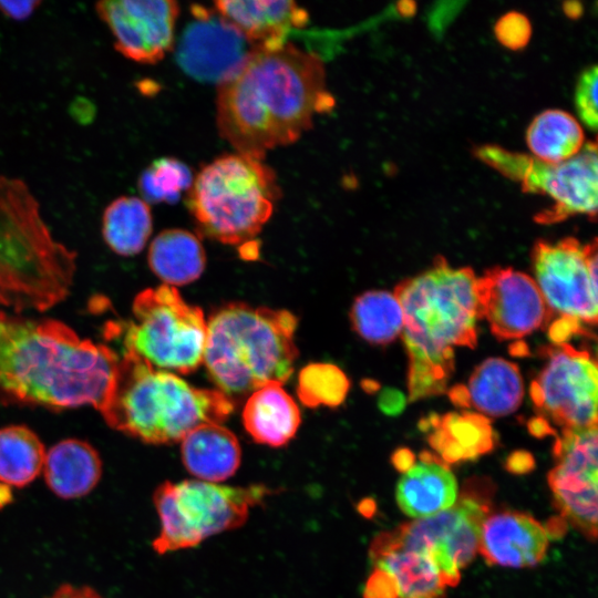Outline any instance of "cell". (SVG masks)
I'll return each instance as SVG.
<instances>
[{
  "label": "cell",
  "instance_id": "obj_1",
  "mask_svg": "<svg viewBox=\"0 0 598 598\" xmlns=\"http://www.w3.org/2000/svg\"><path fill=\"white\" fill-rule=\"evenodd\" d=\"M322 61L285 43L252 49L218 83L217 127L237 153L262 159L308 131L316 114L333 107Z\"/></svg>",
  "mask_w": 598,
  "mask_h": 598
},
{
  "label": "cell",
  "instance_id": "obj_2",
  "mask_svg": "<svg viewBox=\"0 0 598 598\" xmlns=\"http://www.w3.org/2000/svg\"><path fill=\"white\" fill-rule=\"evenodd\" d=\"M120 357L64 322L0 310V402L101 409Z\"/></svg>",
  "mask_w": 598,
  "mask_h": 598
},
{
  "label": "cell",
  "instance_id": "obj_3",
  "mask_svg": "<svg viewBox=\"0 0 598 598\" xmlns=\"http://www.w3.org/2000/svg\"><path fill=\"white\" fill-rule=\"evenodd\" d=\"M476 277L442 256L394 289L403 312L402 338L409 357V400L442 394L454 371V347L477 343Z\"/></svg>",
  "mask_w": 598,
  "mask_h": 598
},
{
  "label": "cell",
  "instance_id": "obj_4",
  "mask_svg": "<svg viewBox=\"0 0 598 598\" xmlns=\"http://www.w3.org/2000/svg\"><path fill=\"white\" fill-rule=\"evenodd\" d=\"M233 410L234 402L219 390L193 386L124 350L99 412L118 432L144 443L169 444L202 424L224 422Z\"/></svg>",
  "mask_w": 598,
  "mask_h": 598
},
{
  "label": "cell",
  "instance_id": "obj_5",
  "mask_svg": "<svg viewBox=\"0 0 598 598\" xmlns=\"http://www.w3.org/2000/svg\"><path fill=\"white\" fill-rule=\"evenodd\" d=\"M76 255L56 241L29 186L0 175V306L44 311L70 292Z\"/></svg>",
  "mask_w": 598,
  "mask_h": 598
},
{
  "label": "cell",
  "instance_id": "obj_6",
  "mask_svg": "<svg viewBox=\"0 0 598 598\" xmlns=\"http://www.w3.org/2000/svg\"><path fill=\"white\" fill-rule=\"evenodd\" d=\"M290 311L231 302L207 321L203 363L227 396L245 395L268 383L283 384L298 357Z\"/></svg>",
  "mask_w": 598,
  "mask_h": 598
},
{
  "label": "cell",
  "instance_id": "obj_7",
  "mask_svg": "<svg viewBox=\"0 0 598 598\" xmlns=\"http://www.w3.org/2000/svg\"><path fill=\"white\" fill-rule=\"evenodd\" d=\"M280 195L271 167L262 159L236 153L202 168L187 204L198 233L223 244L243 245L260 233Z\"/></svg>",
  "mask_w": 598,
  "mask_h": 598
},
{
  "label": "cell",
  "instance_id": "obj_8",
  "mask_svg": "<svg viewBox=\"0 0 598 598\" xmlns=\"http://www.w3.org/2000/svg\"><path fill=\"white\" fill-rule=\"evenodd\" d=\"M271 489L264 485L225 486L196 478L166 481L154 493L159 533L153 548L163 555L192 548L205 539L241 526L250 509Z\"/></svg>",
  "mask_w": 598,
  "mask_h": 598
},
{
  "label": "cell",
  "instance_id": "obj_9",
  "mask_svg": "<svg viewBox=\"0 0 598 598\" xmlns=\"http://www.w3.org/2000/svg\"><path fill=\"white\" fill-rule=\"evenodd\" d=\"M133 320L110 322L111 334L123 333L132 350L153 367L178 373L194 372L204 359L207 321L199 307L187 303L175 287L162 285L138 292Z\"/></svg>",
  "mask_w": 598,
  "mask_h": 598
},
{
  "label": "cell",
  "instance_id": "obj_10",
  "mask_svg": "<svg viewBox=\"0 0 598 598\" xmlns=\"http://www.w3.org/2000/svg\"><path fill=\"white\" fill-rule=\"evenodd\" d=\"M474 154L504 176L518 182L525 193L553 200L549 208L535 216L537 223L553 224L573 215L596 219L598 156L595 141L585 143L577 155L558 164L496 145H482Z\"/></svg>",
  "mask_w": 598,
  "mask_h": 598
},
{
  "label": "cell",
  "instance_id": "obj_11",
  "mask_svg": "<svg viewBox=\"0 0 598 598\" xmlns=\"http://www.w3.org/2000/svg\"><path fill=\"white\" fill-rule=\"evenodd\" d=\"M489 514V494L473 481L455 504L433 516L400 525L378 537L384 543L427 553L448 587L461 579V569L478 553L481 528Z\"/></svg>",
  "mask_w": 598,
  "mask_h": 598
},
{
  "label": "cell",
  "instance_id": "obj_12",
  "mask_svg": "<svg viewBox=\"0 0 598 598\" xmlns=\"http://www.w3.org/2000/svg\"><path fill=\"white\" fill-rule=\"evenodd\" d=\"M545 362L530 384L536 411L563 429L597 426V361L568 343L540 349Z\"/></svg>",
  "mask_w": 598,
  "mask_h": 598
},
{
  "label": "cell",
  "instance_id": "obj_13",
  "mask_svg": "<svg viewBox=\"0 0 598 598\" xmlns=\"http://www.w3.org/2000/svg\"><path fill=\"white\" fill-rule=\"evenodd\" d=\"M597 239L581 244L574 237L556 243L537 240L532 264L553 317L573 318L582 324L597 323Z\"/></svg>",
  "mask_w": 598,
  "mask_h": 598
},
{
  "label": "cell",
  "instance_id": "obj_14",
  "mask_svg": "<svg viewBox=\"0 0 598 598\" xmlns=\"http://www.w3.org/2000/svg\"><path fill=\"white\" fill-rule=\"evenodd\" d=\"M597 426L563 429L554 445L556 465L548 474L559 514L589 540L597 537Z\"/></svg>",
  "mask_w": 598,
  "mask_h": 598
},
{
  "label": "cell",
  "instance_id": "obj_15",
  "mask_svg": "<svg viewBox=\"0 0 598 598\" xmlns=\"http://www.w3.org/2000/svg\"><path fill=\"white\" fill-rule=\"evenodd\" d=\"M475 291L478 319L499 341L523 338L553 319L536 281L511 267L487 269L476 278Z\"/></svg>",
  "mask_w": 598,
  "mask_h": 598
},
{
  "label": "cell",
  "instance_id": "obj_16",
  "mask_svg": "<svg viewBox=\"0 0 598 598\" xmlns=\"http://www.w3.org/2000/svg\"><path fill=\"white\" fill-rule=\"evenodd\" d=\"M99 18L114 39L115 50L142 64L159 62L174 47L179 8L171 0H104L95 3Z\"/></svg>",
  "mask_w": 598,
  "mask_h": 598
},
{
  "label": "cell",
  "instance_id": "obj_17",
  "mask_svg": "<svg viewBox=\"0 0 598 598\" xmlns=\"http://www.w3.org/2000/svg\"><path fill=\"white\" fill-rule=\"evenodd\" d=\"M196 20L187 25L179 40L176 59L179 66L199 81L220 82L252 50L248 42L219 14L197 6Z\"/></svg>",
  "mask_w": 598,
  "mask_h": 598
},
{
  "label": "cell",
  "instance_id": "obj_18",
  "mask_svg": "<svg viewBox=\"0 0 598 598\" xmlns=\"http://www.w3.org/2000/svg\"><path fill=\"white\" fill-rule=\"evenodd\" d=\"M369 557L373 569L363 598H445L448 586L427 553L392 546L377 536Z\"/></svg>",
  "mask_w": 598,
  "mask_h": 598
},
{
  "label": "cell",
  "instance_id": "obj_19",
  "mask_svg": "<svg viewBox=\"0 0 598 598\" xmlns=\"http://www.w3.org/2000/svg\"><path fill=\"white\" fill-rule=\"evenodd\" d=\"M549 532L528 514L506 511L484 519L478 553L487 564L525 568L539 564L548 549Z\"/></svg>",
  "mask_w": 598,
  "mask_h": 598
},
{
  "label": "cell",
  "instance_id": "obj_20",
  "mask_svg": "<svg viewBox=\"0 0 598 598\" xmlns=\"http://www.w3.org/2000/svg\"><path fill=\"white\" fill-rule=\"evenodd\" d=\"M215 7L252 49L280 48L290 30L308 22L307 11L290 0H223Z\"/></svg>",
  "mask_w": 598,
  "mask_h": 598
},
{
  "label": "cell",
  "instance_id": "obj_21",
  "mask_svg": "<svg viewBox=\"0 0 598 598\" xmlns=\"http://www.w3.org/2000/svg\"><path fill=\"white\" fill-rule=\"evenodd\" d=\"M395 498L405 515L426 518L455 504L458 498L456 478L439 456L423 451L419 461L403 472Z\"/></svg>",
  "mask_w": 598,
  "mask_h": 598
},
{
  "label": "cell",
  "instance_id": "obj_22",
  "mask_svg": "<svg viewBox=\"0 0 598 598\" xmlns=\"http://www.w3.org/2000/svg\"><path fill=\"white\" fill-rule=\"evenodd\" d=\"M430 445L445 464L472 461L491 452L496 435L491 420L474 412L431 414L420 422Z\"/></svg>",
  "mask_w": 598,
  "mask_h": 598
},
{
  "label": "cell",
  "instance_id": "obj_23",
  "mask_svg": "<svg viewBox=\"0 0 598 598\" xmlns=\"http://www.w3.org/2000/svg\"><path fill=\"white\" fill-rule=\"evenodd\" d=\"M42 474L54 495L64 499L80 498L101 480L102 461L86 441L65 439L45 452Z\"/></svg>",
  "mask_w": 598,
  "mask_h": 598
},
{
  "label": "cell",
  "instance_id": "obj_24",
  "mask_svg": "<svg viewBox=\"0 0 598 598\" xmlns=\"http://www.w3.org/2000/svg\"><path fill=\"white\" fill-rule=\"evenodd\" d=\"M182 461L199 481L220 483L233 476L241 461L235 434L217 423H205L182 439Z\"/></svg>",
  "mask_w": 598,
  "mask_h": 598
},
{
  "label": "cell",
  "instance_id": "obj_25",
  "mask_svg": "<svg viewBox=\"0 0 598 598\" xmlns=\"http://www.w3.org/2000/svg\"><path fill=\"white\" fill-rule=\"evenodd\" d=\"M301 422L295 400L279 383H268L251 393L243 410V423L259 444L280 447L297 433Z\"/></svg>",
  "mask_w": 598,
  "mask_h": 598
},
{
  "label": "cell",
  "instance_id": "obj_26",
  "mask_svg": "<svg viewBox=\"0 0 598 598\" xmlns=\"http://www.w3.org/2000/svg\"><path fill=\"white\" fill-rule=\"evenodd\" d=\"M466 388L470 406L484 416H505L522 403L523 379L518 367L503 358H488L480 363Z\"/></svg>",
  "mask_w": 598,
  "mask_h": 598
},
{
  "label": "cell",
  "instance_id": "obj_27",
  "mask_svg": "<svg viewBox=\"0 0 598 598\" xmlns=\"http://www.w3.org/2000/svg\"><path fill=\"white\" fill-rule=\"evenodd\" d=\"M147 261L155 276L167 286H184L200 277L206 255L195 234L173 228L161 231L153 239Z\"/></svg>",
  "mask_w": 598,
  "mask_h": 598
},
{
  "label": "cell",
  "instance_id": "obj_28",
  "mask_svg": "<svg viewBox=\"0 0 598 598\" xmlns=\"http://www.w3.org/2000/svg\"><path fill=\"white\" fill-rule=\"evenodd\" d=\"M153 230L150 205L136 196L113 199L102 215V236L116 255L132 257L140 254Z\"/></svg>",
  "mask_w": 598,
  "mask_h": 598
},
{
  "label": "cell",
  "instance_id": "obj_29",
  "mask_svg": "<svg viewBox=\"0 0 598 598\" xmlns=\"http://www.w3.org/2000/svg\"><path fill=\"white\" fill-rule=\"evenodd\" d=\"M526 141L534 157L558 164L574 157L584 146L581 125L569 113L547 110L529 124Z\"/></svg>",
  "mask_w": 598,
  "mask_h": 598
},
{
  "label": "cell",
  "instance_id": "obj_30",
  "mask_svg": "<svg viewBox=\"0 0 598 598\" xmlns=\"http://www.w3.org/2000/svg\"><path fill=\"white\" fill-rule=\"evenodd\" d=\"M45 447L40 437L24 425L0 429V483L11 488L32 483L43 468Z\"/></svg>",
  "mask_w": 598,
  "mask_h": 598
},
{
  "label": "cell",
  "instance_id": "obj_31",
  "mask_svg": "<svg viewBox=\"0 0 598 598\" xmlns=\"http://www.w3.org/2000/svg\"><path fill=\"white\" fill-rule=\"evenodd\" d=\"M350 322L357 334L367 342L385 346L401 333L403 312L393 293L370 290L354 299L350 309Z\"/></svg>",
  "mask_w": 598,
  "mask_h": 598
},
{
  "label": "cell",
  "instance_id": "obj_32",
  "mask_svg": "<svg viewBox=\"0 0 598 598\" xmlns=\"http://www.w3.org/2000/svg\"><path fill=\"white\" fill-rule=\"evenodd\" d=\"M193 182V173L185 163L174 157H161L141 173L137 187L147 204H174Z\"/></svg>",
  "mask_w": 598,
  "mask_h": 598
},
{
  "label": "cell",
  "instance_id": "obj_33",
  "mask_svg": "<svg viewBox=\"0 0 598 598\" xmlns=\"http://www.w3.org/2000/svg\"><path fill=\"white\" fill-rule=\"evenodd\" d=\"M349 389L350 380L332 363H310L298 375L297 394L308 408H337L346 400Z\"/></svg>",
  "mask_w": 598,
  "mask_h": 598
},
{
  "label": "cell",
  "instance_id": "obj_34",
  "mask_svg": "<svg viewBox=\"0 0 598 598\" xmlns=\"http://www.w3.org/2000/svg\"><path fill=\"white\" fill-rule=\"evenodd\" d=\"M598 70L596 65H591L585 70L577 83L575 103L578 115L584 124L592 132L597 128V83Z\"/></svg>",
  "mask_w": 598,
  "mask_h": 598
},
{
  "label": "cell",
  "instance_id": "obj_35",
  "mask_svg": "<svg viewBox=\"0 0 598 598\" xmlns=\"http://www.w3.org/2000/svg\"><path fill=\"white\" fill-rule=\"evenodd\" d=\"M498 41L513 50L524 48L530 38L532 25L528 18L519 12H508L495 25Z\"/></svg>",
  "mask_w": 598,
  "mask_h": 598
},
{
  "label": "cell",
  "instance_id": "obj_36",
  "mask_svg": "<svg viewBox=\"0 0 598 598\" xmlns=\"http://www.w3.org/2000/svg\"><path fill=\"white\" fill-rule=\"evenodd\" d=\"M548 328V337L553 344L566 343L574 336H591L590 331L581 322L568 317H559L553 320Z\"/></svg>",
  "mask_w": 598,
  "mask_h": 598
},
{
  "label": "cell",
  "instance_id": "obj_37",
  "mask_svg": "<svg viewBox=\"0 0 598 598\" xmlns=\"http://www.w3.org/2000/svg\"><path fill=\"white\" fill-rule=\"evenodd\" d=\"M41 6V1H0V12L12 20L22 21L31 17Z\"/></svg>",
  "mask_w": 598,
  "mask_h": 598
},
{
  "label": "cell",
  "instance_id": "obj_38",
  "mask_svg": "<svg viewBox=\"0 0 598 598\" xmlns=\"http://www.w3.org/2000/svg\"><path fill=\"white\" fill-rule=\"evenodd\" d=\"M405 396L396 389H384L379 396V408L388 415L400 414L405 406Z\"/></svg>",
  "mask_w": 598,
  "mask_h": 598
},
{
  "label": "cell",
  "instance_id": "obj_39",
  "mask_svg": "<svg viewBox=\"0 0 598 598\" xmlns=\"http://www.w3.org/2000/svg\"><path fill=\"white\" fill-rule=\"evenodd\" d=\"M49 598H104L89 587H75L64 585L53 592Z\"/></svg>",
  "mask_w": 598,
  "mask_h": 598
},
{
  "label": "cell",
  "instance_id": "obj_40",
  "mask_svg": "<svg viewBox=\"0 0 598 598\" xmlns=\"http://www.w3.org/2000/svg\"><path fill=\"white\" fill-rule=\"evenodd\" d=\"M534 458L528 452L519 451L508 456L506 467L513 473H525L534 467Z\"/></svg>",
  "mask_w": 598,
  "mask_h": 598
},
{
  "label": "cell",
  "instance_id": "obj_41",
  "mask_svg": "<svg viewBox=\"0 0 598 598\" xmlns=\"http://www.w3.org/2000/svg\"><path fill=\"white\" fill-rule=\"evenodd\" d=\"M415 462L413 453L408 448L396 450L392 455L393 465L402 472L409 470Z\"/></svg>",
  "mask_w": 598,
  "mask_h": 598
},
{
  "label": "cell",
  "instance_id": "obj_42",
  "mask_svg": "<svg viewBox=\"0 0 598 598\" xmlns=\"http://www.w3.org/2000/svg\"><path fill=\"white\" fill-rule=\"evenodd\" d=\"M528 429L530 433L537 437L554 433V430L550 427L548 421L542 416H536L529 420Z\"/></svg>",
  "mask_w": 598,
  "mask_h": 598
},
{
  "label": "cell",
  "instance_id": "obj_43",
  "mask_svg": "<svg viewBox=\"0 0 598 598\" xmlns=\"http://www.w3.org/2000/svg\"><path fill=\"white\" fill-rule=\"evenodd\" d=\"M448 396L457 408H471L465 385L458 384L448 391Z\"/></svg>",
  "mask_w": 598,
  "mask_h": 598
},
{
  "label": "cell",
  "instance_id": "obj_44",
  "mask_svg": "<svg viewBox=\"0 0 598 598\" xmlns=\"http://www.w3.org/2000/svg\"><path fill=\"white\" fill-rule=\"evenodd\" d=\"M13 488L0 483V507L8 505L12 501Z\"/></svg>",
  "mask_w": 598,
  "mask_h": 598
},
{
  "label": "cell",
  "instance_id": "obj_45",
  "mask_svg": "<svg viewBox=\"0 0 598 598\" xmlns=\"http://www.w3.org/2000/svg\"><path fill=\"white\" fill-rule=\"evenodd\" d=\"M566 6H569V8H565L566 13L571 17H578L580 14L581 8L578 6L577 8H574L575 2H568L565 3Z\"/></svg>",
  "mask_w": 598,
  "mask_h": 598
},
{
  "label": "cell",
  "instance_id": "obj_46",
  "mask_svg": "<svg viewBox=\"0 0 598 598\" xmlns=\"http://www.w3.org/2000/svg\"><path fill=\"white\" fill-rule=\"evenodd\" d=\"M400 6V10L403 14H411L415 9L414 3H412L409 8L405 7V2H401Z\"/></svg>",
  "mask_w": 598,
  "mask_h": 598
}]
</instances>
